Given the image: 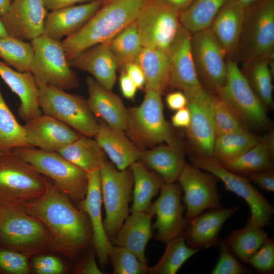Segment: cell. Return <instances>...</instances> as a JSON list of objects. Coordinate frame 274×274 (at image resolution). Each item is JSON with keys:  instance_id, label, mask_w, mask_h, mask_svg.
Here are the masks:
<instances>
[{"instance_id": "cell-1", "label": "cell", "mask_w": 274, "mask_h": 274, "mask_svg": "<svg viewBox=\"0 0 274 274\" xmlns=\"http://www.w3.org/2000/svg\"><path fill=\"white\" fill-rule=\"evenodd\" d=\"M22 208L47 228L50 251L75 260L92 244V231L88 216L76 208L52 183L43 195Z\"/></svg>"}, {"instance_id": "cell-2", "label": "cell", "mask_w": 274, "mask_h": 274, "mask_svg": "<svg viewBox=\"0 0 274 274\" xmlns=\"http://www.w3.org/2000/svg\"><path fill=\"white\" fill-rule=\"evenodd\" d=\"M150 0H113L103 5L76 33L61 41L67 59L109 40L136 21Z\"/></svg>"}, {"instance_id": "cell-3", "label": "cell", "mask_w": 274, "mask_h": 274, "mask_svg": "<svg viewBox=\"0 0 274 274\" xmlns=\"http://www.w3.org/2000/svg\"><path fill=\"white\" fill-rule=\"evenodd\" d=\"M52 183L14 149L0 152V206L22 207Z\"/></svg>"}, {"instance_id": "cell-4", "label": "cell", "mask_w": 274, "mask_h": 274, "mask_svg": "<svg viewBox=\"0 0 274 274\" xmlns=\"http://www.w3.org/2000/svg\"><path fill=\"white\" fill-rule=\"evenodd\" d=\"M274 0H258L246 8L233 60L242 65L255 58H273Z\"/></svg>"}, {"instance_id": "cell-5", "label": "cell", "mask_w": 274, "mask_h": 274, "mask_svg": "<svg viewBox=\"0 0 274 274\" xmlns=\"http://www.w3.org/2000/svg\"><path fill=\"white\" fill-rule=\"evenodd\" d=\"M50 234L46 226L22 207L0 206V247L29 258L48 250Z\"/></svg>"}, {"instance_id": "cell-6", "label": "cell", "mask_w": 274, "mask_h": 274, "mask_svg": "<svg viewBox=\"0 0 274 274\" xmlns=\"http://www.w3.org/2000/svg\"><path fill=\"white\" fill-rule=\"evenodd\" d=\"M128 115L125 131L138 147L177 143L164 116L161 94L145 88L142 102L138 107L128 109Z\"/></svg>"}, {"instance_id": "cell-7", "label": "cell", "mask_w": 274, "mask_h": 274, "mask_svg": "<svg viewBox=\"0 0 274 274\" xmlns=\"http://www.w3.org/2000/svg\"><path fill=\"white\" fill-rule=\"evenodd\" d=\"M14 149L69 198L80 202L84 198L88 187L87 172L67 161L58 152L33 147Z\"/></svg>"}, {"instance_id": "cell-8", "label": "cell", "mask_w": 274, "mask_h": 274, "mask_svg": "<svg viewBox=\"0 0 274 274\" xmlns=\"http://www.w3.org/2000/svg\"><path fill=\"white\" fill-rule=\"evenodd\" d=\"M31 43L33 56L30 72L39 88L52 85L68 90L79 87V79L71 68L61 41L42 35Z\"/></svg>"}, {"instance_id": "cell-9", "label": "cell", "mask_w": 274, "mask_h": 274, "mask_svg": "<svg viewBox=\"0 0 274 274\" xmlns=\"http://www.w3.org/2000/svg\"><path fill=\"white\" fill-rule=\"evenodd\" d=\"M39 99L43 114L51 116L88 137L94 136L98 122L91 111L87 100L52 85L39 88Z\"/></svg>"}, {"instance_id": "cell-10", "label": "cell", "mask_w": 274, "mask_h": 274, "mask_svg": "<svg viewBox=\"0 0 274 274\" xmlns=\"http://www.w3.org/2000/svg\"><path fill=\"white\" fill-rule=\"evenodd\" d=\"M102 202L106 211L104 224L111 241L128 216L133 180L130 167L118 169L108 161L99 169Z\"/></svg>"}, {"instance_id": "cell-11", "label": "cell", "mask_w": 274, "mask_h": 274, "mask_svg": "<svg viewBox=\"0 0 274 274\" xmlns=\"http://www.w3.org/2000/svg\"><path fill=\"white\" fill-rule=\"evenodd\" d=\"M227 76L224 85L215 93L243 123L264 127L269 123L265 107L251 87L239 65L227 59Z\"/></svg>"}, {"instance_id": "cell-12", "label": "cell", "mask_w": 274, "mask_h": 274, "mask_svg": "<svg viewBox=\"0 0 274 274\" xmlns=\"http://www.w3.org/2000/svg\"><path fill=\"white\" fill-rule=\"evenodd\" d=\"M191 164L211 173L221 181L226 190L239 196L248 205L251 215L249 218L263 228L270 225L274 214L273 206L255 188L247 177L233 173L213 158L195 156L191 158Z\"/></svg>"}, {"instance_id": "cell-13", "label": "cell", "mask_w": 274, "mask_h": 274, "mask_svg": "<svg viewBox=\"0 0 274 274\" xmlns=\"http://www.w3.org/2000/svg\"><path fill=\"white\" fill-rule=\"evenodd\" d=\"M180 13L164 0H150L136 21L143 47L168 52L181 26Z\"/></svg>"}, {"instance_id": "cell-14", "label": "cell", "mask_w": 274, "mask_h": 274, "mask_svg": "<svg viewBox=\"0 0 274 274\" xmlns=\"http://www.w3.org/2000/svg\"><path fill=\"white\" fill-rule=\"evenodd\" d=\"M191 45L200 83L202 81L216 92L224 85L226 79L225 51L210 27L192 33Z\"/></svg>"}, {"instance_id": "cell-15", "label": "cell", "mask_w": 274, "mask_h": 274, "mask_svg": "<svg viewBox=\"0 0 274 274\" xmlns=\"http://www.w3.org/2000/svg\"><path fill=\"white\" fill-rule=\"evenodd\" d=\"M218 178L210 173L186 163L178 181L184 196L187 220L206 210L223 208L217 188Z\"/></svg>"}, {"instance_id": "cell-16", "label": "cell", "mask_w": 274, "mask_h": 274, "mask_svg": "<svg viewBox=\"0 0 274 274\" xmlns=\"http://www.w3.org/2000/svg\"><path fill=\"white\" fill-rule=\"evenodd\" d=\"M182 192L179 183H164L158 198L146 211L155 215L152 228L156 231V239L163 243L182 234L187 224L188 220L183 217L185 207L181 202Z\"/></svg>"}, {"instance_id": "cell-17", "label": "cell", "mask_w": 274, "mask_h": 274, "mask_svg": "<svg viewBox=\"0 0 274 274\" xmlns=\"http://www.w3.org/2000/svg\"><path fill=\"white\" fill-rule=\"evenodd\" d=\"M214 95L206 89L186 96L187 107L190 113L187 135L195 149L196 156L213 158L216 138L214 129L212 105Z\"/></svg>"}, {"instance_id": "cell-18", "label": "cell", "mask_w": 274, "mask_h": 274, "mask_svg": "<svg viewBox=\"0 0 274 274\" xmlns=\"http://www.w3.org/2000/svg\"><path fill=\"white\" fill-rule=\"evenodd\" d=\"M192 33L181 26L168 50L170 59V85L186 96L204 89L195 68L191 45Z\"/></svg>"}, {"instance_id": "cell-19", "label": "cell", "mask_w": 274, "mask_h": 274, "mask_svg": "<svg viewBox=\"0 0 274 274\" xmlns=\"http://www.w3.org/2000/svg\"><path fill=\"white\" fill-rule=\"evenodd\" d=\"M47 10L42 0H12L0 18L10 36L31 41L43 35Z\"/></svg>"}, {"instance_id": "cell-20", "label": "cell", "mask_w": 274, "mask_h": 274, "mask_svg": "<svg viewBox=\"0 0 274 274\" xmlns=\"http://www.w3.org/2000/svg\"><path fill=\"white\" fill-rule=\"evenodd\" d=\"M88 187L84 198L79 202V209L89 219L92 231V245L99 263L103 268L108 261L113 246L107 236L101 214L102 203L99 169L87 172Z\"/></svg>"}, {"instance_id": "cell-21", "label": "cell", "mask_w": 274, "mask_h": 274, "mask_svg": "<svg viewBox=\"0 0 274 274\" xmlns=\"http://www.w3.org/2000/svg\"><path fill=\"white\" fill-rule=\"evenodd\" d=\"M30 147L47 152H57L81 135L68 125L44 114L24 125Z\"/></svg>"}, {"instance_id": "cell-22", "label": "cell", "mask_w": 274, "mask_h": 274, "mask_svg": "<svg viewBox=\"0 0 274 274\" xmlns=\"http://www.w3.org/2000/svg\"><path fill=\"white\" fill-rule=\"evenodd\" d=\"M239 208V206L209 210L188 223L183 234L186 244L199 251L217 247L221 239L219 233L226 221Z\"/></svg>"}, {"instance_id": "cell-23", "label": "cell", "mask_w": 274, "mask_h": 274, "mask_svg": "<svg viewBox=\"0 0 274 274\" xmlns=\"http://www.w3.org/2000/svg\"><path fill=\"white\" fill-rule=\"evenodd\" d=\"M104 0H94L87 3L71 6L52 10L47 13L43 35L60 41L78 31L102 6Z\"/></svg>"}, {"instance_id": "cell-24", "label": "cell", "mask_w": 274, "mask_h": 274, "mask_svg": "<svg viewBox=\"0 0 274 274\" xmlns=\"http://www.w3.org/2000/svg\"><path fill=\"white\" fill-rule=\"evenodd\" d=\"M89 107L95 118L110 127L125 131L128 122V109L121 98L100 85L92 77L86 78Z\"/></svg>"}, {"instance_id": "cell-25", "label": "cell", "mask_w": 274, "mask_h": 274, "mask_svg": "<svg viewBox=\"0 0 274 274\" xmlns=\"http://www.w3.org/2000/svg\"><path fill=\"white\" fill-rule=\"evenodd\" d=\"M111 40L94 45L68 60L71 67L89 73L100 85L110 90L115 83L118 68L110 48Z\"/></svg>"}, {"instance_id": "cell-26", "label": "cell", "mask_w": 274, "mask_h": 274, "mask_svg": "<svg viewBox=\"0 0 274 274\" xmlns=\"http://www.w3.org/2000/svg\"><path fill=\"white\" fill-rule=\"evenodd\" d=\"M0 77L19 98V117L25 122L42 115L39 87L30 72L14 70L0 60Z\"/></svg>"}, {"instance_id": "cell-27", "label": "cell", "mask_w": 274, "mask_h": 274, "mask_svg": "<svg viewBox=\"0 0 274 274\" xmlns=\"http://www.w3.org/2000/svg\"><path fill=\"white\" fill-rule=\"evenodd\" d=\"M94 136L112 163L119 170L129 168L140 160L141 150L128 138L124 131L113 128L101 120Z\"/></svg>"}, {"instance_id": "cell-28", "label": "cell", "mask_w": 274, "mask_h": 274, "mask_svg": "<svg viewBox=\"0 0 274 274\" xmlns=\"http://www.w3.org/2000/svg\"><path fill=\"white\" fill-rule=\"evenodd\" d=\"M246 8L239 0H229L210 27L225 51L227 59L233 60Z\"/></svg>"}, {"instance_id": "cell-29", "label": "cell", "mask_w": 274, "mask_h": 274, "mask_svg": "<svg viewBox=\"0 0 274 274\" xmlns=\"http://www.w3.org/2000/svg\"><path fill=\"white\" fill-rule=\"evenodd\" d=\"M152 216L147 212H132L111 241L112 244L127 249L140 261L147 264L145 249L148 241L153 236Z\"/></svg>"}, {"instance_id": "cell-30", "label": "cell", "mask_w": 274, "mask_h": 274, "mask_svg": "<svg viewBox=\"0 0 274 274\" xmlns=\"http://www.w3.org/2000/svg\"><path fill=\"white\" fill-rule=\"evenodd\" d=\"M140 160L158 175L165 183L178 181L186 163L178 143L166 144L142 151Z\"/></svg>"}, {"instance_id": "cell-31", "label": "cell", "mask_w": 274, "mask_h": 274, "mask_svg": "<svg viewBox=\"0 0 274 274\" xmlns=\"http://www.w3.org/2000/svg\"><path fill=\"white\" fill-rule=\"evenodd\" d=\"M274 136L271 131L236 158L221 164L227 169L246 176L249 174L273 168Z\"/></svg>"}, {"instance_id": "cell-32", "label": "cell", "mask_w": 274, "mask_h": 274, "mask_svg": "<svg viewBox=\"0 0 274 274\" xmlns=\"http://www.w3.org/2000/svg\"><path fill=\"white\" fill-rule=\"evenodd\" d=\"M143 71L145 88L161 94L170 85V59L168 51L143 48L134 61Z\"/></svg>"}, {"instance_id": "cell-33", "label": "cell", "mask_w": 274, "mask_h": 274, "mask_svg": "<svg viewBox=\"0 0 274 274\" xmlns=\"http://www.w3.org/2000/svg\"><path fill=\"white\" fill-rule=\"evenodd\" d=\"M57 152L86 172L99 169L108 162L107 155L97 141L83 135Z\"/></svg>"}, {"instance_id": "cell-34", "label": "cell", "mask_w": 274, "mask_h": 274, "mask_svg": "<svg viewBox=\"0 0 274 274\" xmlns=\"http://www.w3.org/2000/svg\"><path fill=\"white\" fill-rule=\"evenodd\" d=\"M129 167L133 180V202L130 212H146L153 197L165 183L156 173L150 172L139 160L133 163Z\"/></svg>"}, {"instance_id": "cell-35", "label": "cell", "mask_w": 274, "mask_h": 274, "mask_svg": "<svg viewBox=\"0 0 274 274\" xmlns=\"http://www.w3.org/2000/svg\"><path fill=\"white\" fill-rule=\"evenodd\" d=\"M273 58L260 57L241 65V71L264 107L273 108L272 62Z\"/></svg>"}, {"instance_id": "cell-36", "label": "cell", "mask_w": 274, "mask_h": 274, "mask_svg": "<svg viewBox=\"0 0 274 274\" xmlns=\"http://www.w3.org/2000/svg\"><path fill=\"white\" fill-rule=\"evenodd\" d=\"M263 228L248 217L243 227L233 230L224 240L236 258L247 263L268 238Z\"/></svg>"}, {"instance_id": "cell-37", "label": "cell", "mask_w": 274, "mask_h": 274, "mask_svg": "<svg viewBox=\"0 0 274 274\" xmlns=\"http://www.w3.org/2000/svg\"><path fill=\"white\" fill-rule=\"evenodd\" d=\"M228 1L194 0L187 9L180 12V24L191 33L209 28Z\"/></svg>"}, {"instance_id": "cell-38", "label": "cell", "mask_w": 274, "mask_h": 274, "mask_svg": "<svg viewBox=\"0 0 274 274\" xmlns=\"http://www.w3.org/2000/svg\"><path fill=\"white\" fill-rule=\"evenodd\" d=\"M259 138L247 130L233 132L216 138L213 158L224 164L239 157L259 141Z\"/></svg>"}, {"instance_id": "cell-39", "label": "cell", "mask_w": 274, "mask_h": 274, "mask_svg": "<svg viewBox=\"0 0 274 274\" xmlns=\"http://www.w3.org/2000/svg\"><path fill=\"white\" fill-rule=\"evenodd\" d=\"M199 250L189 247L182 233L166 244L161 258L149 267L148 273L176 274L182 266Z\"/></svg>"}, {"instance_id": "cell-40", "label": "cell", "mask_w": 274, "mask_h": 274, "mask_svg": "<svg viewBox=\"0 0 274 274\" xmlns=\"http://www.w3.org/2000/svg\"><path fill=\"white\" fill-rule=\"evenodd\" d=\"M31 147L24 126L20 124L5 101L0 90V152Z\"/></svg>"}, {"instance_id": "cell-41", "label": "cell", "mask_w": 274, "mask_h": 274, "mask_svg": "<svg viewBox=\"0 0 274 274\" xmlns=\"http://www.w3.org/2000/svg\"><path fill=\"white\" fill-rule=\"evenodd\" d=\"M110 46L117 61L118 67L123 68L134 62L143 49L136 21L125 27L110 41Z\"/></svg>"}, {"instance_id": "cell-42", "label": "cell", "mask_w": 274, "mask_h": 274, "mask_svg": "<svg viewBox=\"0 0 274 274\" xmlns=\"http://www.w3.org/2000/svg\"><path fill=\"white\" fill-rule=\"evenodd\" d=\"M33 56L31 42L11 36L0 37V58L16 70L30 72Z\"/></svg>"}, {"instance_id": "cell-43", "label": "cell", "mask_w": 274, "mask_h": 274, "mask_svg": "<svg viewBox=\"0 0 274 274\" xmlns=\"http://www.w3.org/2000/svg\"><path fill=\"white\" fill-rule=\"evenodd\" d=\"M212 111L216 137L247 130L231 109L216 95L214 96Z\"/></svg>"}, {"instance_id": "cell-44", "label": "cell", "mask_w": 274, "mask_h": 274, "mask_svg": "<svg viewBox=\"0 0 274 274\" xmlns=\"http://www.w3.org/2000/svg\"><path fill=\"white\" fill-rule=\"evenodd\" d=\"M115 274L148 273L149 266L139 260L137 256L126 248L113 246L109 255Z\"/></svg>"}, {"instance_id": "cell-45", "label": "cell", "mask_w": 274, "mask_h": 274, "mask_svg": "<svg viewBox=\"0 0 274 274\" xmlns=\"http://www.w3.org/2000/svg\"><path fill=\"white\" fill-rule=\"evenodd\" d=\"M219 257L211 270V274H244L253 270L243 266L237 259L227 243L221 239L218 246Z\"/></svg>"}, {"instance_id": "cell-46", "label": "cell", "mask_w": 274, "mask_h": 274, "mask_svg": "<svg viewBox=\"0 0 274 274\" xmlns=\"http://www.w3.org/2000/svg\"><path fill=\"white\" fill-rule=\"evenodd\" d=\"M29 258L20 253L0 247V274H28Z\"/></svg>"}, {"instance_id": "cell-47", "label": "cell", "mask_w": 274, "mask_h": 274, "mask_svg": "<svg viewBox=\"0 0 274 274\" xmlns=\"http://www.w3.org/2000/svg\"><path fill=\"white\" fill-rule=\"evenodd\" d=\"M260 273H272L274 269V239L267 238L248 263Z\"/></svg>"}, {"instance_id": "cell-48", "label": "cell", "mask_w": 274, "mask_h": 274, "mask_svg": "<svg viewBox=\"0 0 274 274\" xmlns=\"http://www.w3.org/2000/svg\"><path fill=\"white\" fill-rule=\"evenodd\" d=\"M34 271L38 274H60L65 267L59 259L51 255H42L36 257L32 261Z\"/></svg>"}, {"instance_id": "cell-49", "label": "cell", "mask_w": 274, "mask_h": 274, "mask_svg": "<svg viewBox=\"0 0 274 274\" xmlns=\"http://www.w3.org/2000/svg\"><path fill=\"white\" fill-rule=\"evenodd\" d=\"M94 249L87 251L75 266L73 272L78 274H102L96 261Z\"/></svg>"}, {"instance_id": "cell-50", "label": "cell", "mask_w": 274, "mask_h": 274, "mask_svg": "<svg viewBox=\"0 0 274 274\" xmlns=\"http://www.w3.org/2000/svg\"><path fill=\"white\" fill-rule=\"evenodd\" d=\"M251 182L257 185L263 191L274 192V169L252 173L246 176Z\"/></svg>"}, {"instance_id": "cell-51", "label": "cell", "mask_w": 274, "mask_h": 274, "mask_svg": "<svg viewBox=\"0 0 274 274\" xmlns=\"http://www.w3.org/2000/svg\"><path fill=\"white\" fill-rule=\"evenodd\" d=\"M124 71L136 86L138 89L145 87V78L141 67L134 62L126 64Z\"/></svg>"}, {"instance_id": "cell-52", "label": "cell", "mask_w": 274, "mask_h": 274, "mask_svg": "<svg viewBox=\"0 0 274 274\" xmlns=\"http://www.w3.org/2000/svg\"><path fill=\"white\" fill-rule=\"evenodd\" d=\"M165 100L168 108L175 111L187 107L188 102L186 95L181 91L168 93Z\"/></svg>"}, {"instance_id": "cell-53", "label": "cell", "mask_w": 274, "mask_h": 274, "mask_svg": "<svg viewBox=\"0 0 274 274\" xmlns=\"http://www.w3.org/2000/svg\"><path fill=\"white\" fill-rule=\"evenodd\" d=\"M119 80L120 90L123 96L127 99L133 98L138 88L124 71L120 74Z\"/></svg>"}, {"instance_id": "cell-54", "label": "cell", "mask_w": 274, "mask_h": 274, "mask_svg": "<svg viewBox=\"0 0 274 274\" xmlns=\"http://www.w3.org/2000/svg\"><path fill=\"white\" fill-rule=\"evenodd\" d=\"M190 113L187 107L179 110L172 116V125L178 128H187L190 122Z\"/></svg>"}, {"instance_id": "cell-55", "label": "cell", "mask_w": 274, "mask_h": 274, "mask_svg": "<svg viewBox=\"0 0 274 274\" xmlns=\"http://www.w3.org/2000/svg\"><path fill=\"white\" fill-rule=\"evenodd\" d=\"M47 10L51 11L83 2H90L94 0H42Z\"/></svg>"}, {"instance_id": "cell-56", "label": "cell", "mask_w": 274, "mask_h": 274, "mask_svg": "<svg viewBox=\"0 0 274 274\" xmlns=\"http://www.w3.org/2000/svg\"><path fill=\"white\" fill-rule=\"evenodd\" d=\"M173 7L182 12L187 9L194 0H164Z\"/></svg>"}, {"instance_id": "cell-57", "label": "cell", "mask_w": 274, "mask_h": 274, "mask_svg": "<svg viewBox=\"0 0 274 274\" xmlns=\"http://www.w3.org/2000/svg\"><path fill=\"white\" fill-rule=\"evenodd\" d=\"M12 0H0V17L9 9Z\"/></svg>"}, {"instance_id": "cell-58", "label": "cell", "mask_w": 274, "mask_h": 274, "mask_svg": "<svg viewBox=\"0 0 274 274\" xmlns=\"http://www.w3.org/2000/svg\"><path fill=\"white\" fill-rule=\"evenodd\" d=\"M10 36L0 18V37Z\"/></svg>"}, {"instance_id": "cell-59", "label": "cell", "mask_w": 274, "mask_h": 274, "mask_svg": "<svg viewBox=\"0 0 274 274\" xmlns=\"http://www.w3.org/2000/svg\"><path fill=\"white\" fill-rule=\"evenodd\" d=\"M240 2L246 8L258 0H239Z\"/></svg>"}, {"instance_id": "cell-60", "label": "cell", "mask_w": 274, "mask_h": 274, "mask_svg": "<svg viewBox=\"0 0 274 274\" xmlns=\"http://www.w3.org/2000/svg\"><path fill=\"white\" fill-rule=\"evenodd\" d=\"M112 1H113V0H104L102 5H105V4H108V3H110V2H111Z\"/></svg>"}]
</instances>
